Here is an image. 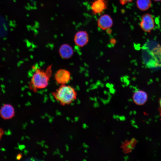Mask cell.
<instances>
[{"label":"cell","instance_id":"obj_15","mask_svg":"<svg viewBox=\"0 0 161 161\" xmlns=\"http://www.w3.org/2000/svg\"><path fill=\"white\" fill-rule=\"evenodd\" d=\"M4 134V131L1 129H0V140L1 139V138Z\"/></svg>","mask_w":161,"mask_h":161},{"label":"cell","instance_id":"obj_9","mask_svg":"<svg viewBox=\"0 0 161 161\" xmlns=\"http://www.w3.org/2000/svg\"><path fill=\"white\" fill-rule=\"evenodd\" d=\"M148 98L147 93L141 90H138L134 93L132 99L134 103L138 105H142L147 101Z\"/></svg>","mask_w":161,"mask_h":161},{"label":"cell","instance_id":"obj_14","mask_svg":"<svg viewBox=\"0 0 161 161\" xmlns=\"http://www.w3.org/2000/svg\"><path fill=\"white\" fill-rule=\"evenodd\" d=\"M160 108L159 109V111L160 113V114L161 117V98L160 99L159 102Z\"/></svg>","mask_w":161,"mask_h":161},{"label":"cell","instance_id":"obj_13","mask_svg":"<svg viewBox=\"0 0 161 161\" xmlns=\"http://www.w3.org/2000/svg\"><path fill=\"white\" fill-rule=\"evenodd\" d=\"M133 0H119L121 4L123 5L127 3L131 2Z\"/></svg>","mask_w":161,"mask_h":161},{"label":"cell","instance_id":"obj_12","mask_svg":"<svg viewBox=\"0 0 161 161\" xmlns=\"http://www.w3.org/2000/svg\"><path fill=\"white\" fill-rule=\"evenodd\" d=\"M136 4L140 10L145 11L151 7V0H137Z\"/></svg>","mask_w":161,"mask_h":161},{"label":"cell","instance_id":"obj_5","mask_svg":"<svg viewBox=\"0 0 161 161\" xmlns=\"http://www.w3.org/2000/svg\"><path fill=\"white\" fill-rule=\"evenodd\" d=\"M55 79L56 83L59 84H66L71 80V73L66 69H59L55 73Z\"/></svg>","mask_w":161,"mask_h":161},{"label":"cell","instance_id":"obj_17","mask_svg":"<svg viewBox=\"0 0 161 161\" xmlns=\"http://www.w3.org/2000/svg\"><path fill=\"white\" fill-rule=\"evenodd\" d=\"M155 1H161V0H153Z\"/></svg>","mask_w":161,"mask_h":161},{"label":"cell","instance_id":"obj_4","mask_svg":"<svg viewBox=\"0 0 161 161\" xmlns=\"http://www.w3.org/2000/svg\"><path fill=\"white\" fill-rule=\"evenodd\" d=\"M142 29L145 32L150 33L154 27V21L152 16L149 13L143 14L140 23Z\"/></svg>","mask_w":161,"mask_h":161},{"label":"cell","instance_id":"obj_6","mask_svg":"<svg viewBox=\"0 0 161 161\" xmlns=\"http://www.w3.org/2000/svg\"><path fill=\"white\" fill-rule=\"evenodd\" d=\"M75 43L77 46L83 47L86 45L89 41V36L85 31L80 30L75 34L74 39Z\"/></svg>","mask_w":161,"mask_h":161},{"label":"cell","instance_id":"obj_7","mask_svg":"<svg viewBox=\"0 0 161 161\" xmlns=\"http://www.w3.org/2000/svg\"><path fill=\"white\" fill-rule=\"evenodd\" d=\"M113 24L112 18L109 15L107 14L101 16L97 21L98 26L103 30L109 29L112 26Z\"/></svg>","mask_w":161,"mask_h":161},{"label":"cell","instance_id":"obj_16","mask_svg":"<svg viewBox=\"0 0 161 161\" xmlns=\"http://www.w3.org/2000/svg\"><path fill=\"white\" fill-rule=\"evenodd\" d=\"M21 154H18L17 155L16 158L17 160H19L21 158Z\"/></svg>","mask_w":161,"mask_h":161},{"label":"cell","instance_id":"obj_8","mask_svg":"<svg viewBox=\"0 0 161 161\" xmlns=\"http://www.w3.org/2000/svg\"><path fill=\"white\" fill-rule=\"evenodd\" d=\"M107 6L106 0H95L92 4L91 8L94 14H99L106 9Z\"/></svg>","mask_w":161,"mask_h":161},{"label":"cell","instance_id":"obj_1","mask_svg":"<svg viewBox=\"0 0 161 161\" xmlns=\"http://www.w3.org/2000/svg\"><path fill=\"white\" fill-rule=\"evenodd\" d=\"M52 66L51 65H49L45 70L38 68L35 69L29 84L30 90L35 92L48 86L52 75Z\"/></svg>","mask_w":161,"mask_h":161},{"label":"cell","instance_id":"obj_2","mask_svg":"<svg viewBox=\"0 0 161 161\" xmlns=\"http://www.w3.org/2000/svg\"><path fill=\"white\" fill-rule=\"evenodd\" d=\"M55 100L62 106L71 104L77 99V93L75 89L70 85H60L52 92Z\"/></svg>","mask_w":161,"mask_h":161},{"label":"cell","instance_id":"obj_11","mask_svg":"<svg viewBox=\"0 0 161 161\" xmlns=\"http://www.w3.org/2000/svg\"><path fill=\"white\" fill-rule=\"evenodd\" d=\"M58 52L61 57L64 59H68L73 55L74 50L72 47L69 44H64L59 47Z\"/></svg>","mask_w":161,"mask_h":161},{"label":"cell","instance_id":"obj_3","mask_svg":"<svg viewBox=\"0 0 161 161\" xmlns=\"http://www.w3.org/2000/svg\"><path fill=\"white\" fill-rule=\"evenodd\" d=\"M149 61L147 65L156 67L161 66V47L158 45L150 51Z\"/></svg>","mask_w":161,"mask_h":161},{"label":"cell","instance_id":"obj_10","mask_svg":"<svg viewBox=\"0 0 161 161\" xmlns=\"http://www.w3.org/2000/svg\"><path fill=\"white\" fill-rule=\"evenodd\" d=\"M15 112L14 108L10 104H4L0 110V114L1 117L5 120L12 118L15 115Z\"/></svg>","mask_w":161,"mask_h":161}]
</instances>
